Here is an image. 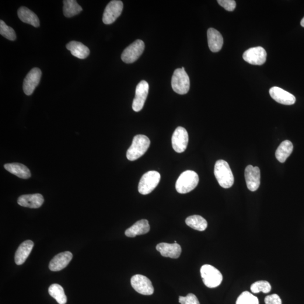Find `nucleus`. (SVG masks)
<instances>
[{"label": "nucleus", "mask_w": 304, "mask_h": 304, "mask_svg": "<svg viewBox=\"0 0 304 304\" xmlns=\"http://www.w3.org/2000/svg\"><path fill=\"white\" fill-rule=\"evenodd\" d=\"M33 246V242L30 240L24 241L20 244L15 255V262L17 265H22L26 261L32 251Z\"/></svg>", "instance_id": "nucleus-20"}, {"label": "nucleus", "mask_w": 304, "mask_h": 304, "mask_svg": "<svg viewBox=\"0 0 304 304\" xmlns=\"http://www.w3.org/2000/svg\"><path fill=\"white\" fill-rule=\"evenodd\" d=\"M208 45L209 50L216 52L222 49L223 45V37L218 31L209 29L208 31Z\"/></svg>", "instance_id": "nucleus-19"}, {"label": "nucleus", "mask_w": 304, "mask_h": 304, "mask_svg": "<svg viewBox=\"0 0 304 304\" xmlns=\"http://www.w3.org/2000/svg\"><path fill=\"white\" fill-rule=\"evenodd\" d=\"M150 144L151 141L147 136L144 135H136L130 147L128 150L127 159L131 161L138 160L147 151Z\"/></svg>", "instance_id": "nucleus-2"}, {"label": "nucleus", "mask_w": 304, "mask_h": 304, "mask_svg": "<svg viewBox=\"0 0 304 304\" xmlns=\"http://www.w3.org/2000/svg\"><path fill=\"white\" fill-rule=\"evenodd\" d=\"M4 168L9 173L15 175L21 179H27L31 176L30 170L23 164L18 163H7Z\"/></svg>", "instance_id": "nucleus-22"}, {"label": "nucleus", "mask_w": 304, "mask_h": 304, "mask_svg": "<svg viewBox=\"0 0 304 304\" xmlns=\"http://www.w3.org/2000/svg\"><path fill=\"white\" fill-rule=\"evenodd\" d=\"M236 304H259L258 300L252 293L244 291L238 298Z\"/></svg>", "instance_id": "nucleus-29"}, {"label": "nucleus", "mask_w": 304, "mask_h": 304, "mask_svg": "<svg viewBox=\"0 0 304 304\" xmlns=\"http://www.w3.org/2000/svg\"><path fill=\"white\" fill-rule=\"evenodd\" d=\"M244 176L248 189L255 192L258 190L260 184V170L258 167L249 165L246 167Z\"/></svg>", "instance_id": "nucleus-14"}, {"label": "nucleus", "mask_w": 304, "mask_h": 304, "mask_svg": "<svg viewBox=\"0 0 304 304\" xmlns=\"http://www.w3.org/2000/svg\"><path fill=\"white\" fill-rule=\"evenodd\" d=\"M149 230L150 225L148 220L142 219L126 230L125 235L128 237H135L136 236L145 235Z\"/></svg>", "instance_id": "nucleus-21"}, {"label": "nucleus", "mask_w": 304, "mask_h": 304, "mask_svg": "<svg viewBox=\"0 0 304 304\" xmlns=\"http://www.w3.org/2000/svg\"><path fill=\"white\" fill-rule=\"evenodd\" d=\"M17 16L24 23L29 24L34 27L40 26V20L36 14L26 7H20L17 10Z\"/></svg>", "instance_id": "nucleus-24"}, {"label": "nucleus", "mask_w": 304, "mask_h": 304, "mask_svg": "<svg viewBox=\"0 0 304 304\" xmlns=\"http://www.w3.org/2000/svg\"><path fill=\"white\" fill-rule=\"evenodd\" d=\"M265 304H282V300L277 294L269 295L265 298Z\"/></svg>", "instance_id": "nucleus-34"}, {"label": "nucleus", "mask_w": 304, "mask_h": 304, "mask_svg": "<svg viewBox=\"0 0 304 304\" xmlns=\"http://www.w3.org/2000/svg\"><path fill=\"white\" fill-rule=\"evenodd\" d=\"M72 257V254L69 251L59 254L52 258L48 267L52 272L60 271L67 267Z\"/></svg>", "instance_id": "nucleus-16"}, {"label": "nucleus", "mask_w": 304, "mask_h": 304, "mask_svg": "<svg viewBox=\"0 0 304 304\" xmlns=\"http://www.w3.org/2000/svg\"><path fill=\"white\" fill-rule=\"evenodd\" d=\"M48 293L50 295L56 300L59 304L67 303V296L65 294L64 288L58 284H53L48 288Z\"/></svg>", "instance_id": "nucleus-28"}, {"label": "nucleus", "mask_w": 304, "mask_h": 304, "mask_svg": "<svg viewBox=\"0 0 304 304\" xmlns=\"http://www.w3.org/2000/svg\"><path fill=\"white\" fill-rule=\"evenodd\" d=\"M251 291L254 293H257L260 292L268 293L271 291V286L270 283L266 281H257L251 285Z\"/></svg>", "instance_id": "nucleus-30"}, {"label": "nucleus", "mask_w": 304, "mask_h": 304, "mask_svg": "<svg viewBox=\"0 0 304 304\" xmlns=\"http://www.w3.org/2000/svg\"><path fill=\"white\" fill-rule=\"evenodd\" d=\"M179 301L181 304H200L196 296L193 293H189L186 297L180 296Z\"/></svg>", "instance_id": "nucleus-32"}, {"label": "nucleus", "mask_w": 304, "mask_h": 304, "mask_svg": "<svg viewBox=\"0 0 304 304\" xmlns=\"http://www.w3.org/2000/svg\"><path fill=\"white\" fill-rule=\"evenodd\" d=\"M293 149L292 143L289 141L283 142L275 152L276 159L281 163H284L291 155Z\"/></svg>", "instance_id": "nucleus-25"}, {"label": "nucleus", "mask_w": 304, "mask_h": 304, "mask_svg": "<svg viewBox=\"0 0 304 304\" xmlns=\"http://www.w3.org/2000/svg\"><path fill=\"white\" fill-rule=\"evenodd\" d=\"M214 174L220 186L224 188L231 187L235 181L234 176L228 162L224 160H218L216 162Z\"/></svg>", "instance_id": "nucleus-1"}, {"label": "nucleus", "mask_w": 304, "mask_h": 304, "mask_svg": "<svg viewBox=\"0 0 304 304\" xmlns=\"http://www.w3.org/2000/svg\"><path fill=\"white\" fill-rule=\"evenodd\" d=\"M301 26L304 27V17H303V19L301 21Z\"/></svg>", "instance_id": "nucleus-35"}, {"label": "nucleus", "mask_w": 304, "mask_h": 304, "mask_svg": "<svg viewBox=\"0 0 304 304\" xmlns=\"http://www.w3.org/2000/svg\"><path fill=\"white\" fill-rule=\"evenodd\" d=\"M199 182L198 174L193 171L187 170L181 174L178 178L176 190L178 193L186 194L193 191Z\"/></svg>", "instance_id": "nucleus-3"}, {"label": "nucleus", "mask_w": 304, "mask_h": 304, "mask_svg": "<svg viewBox=\"0 0 304 304\" xmlns=\"http://www.w3.org/2000/svg\"><path fill=\"white\" fill-rule=\"evenodd\" d=\"M187 225L198 231H204L207 228L208 222L201 216L192 215L186 220Z\"/></svg>", "instance_id": "nucleus-26"}, {"label": "nucleus", "mask_w": 304, "mask_h": 304, "mask_svg": "<svg viewBox=\"0 0 304 304\" xmlns=\"http://www.w3.org/2000/svg\"><path fill=\"white\" fill-rule=\"evenodd\" d=\"M145 44L141 40H137L126 48L121 55L122 61L130 64L137 61L144 51Z\"/></svg>", "instance_id": "nucleus-7"}, {"label": "nucleus", "mask_w": 304, "mask_h": 304, "mask_svg": "<svg viewBox=\"0 0 304 304\" xmlns=\"http://www.w3.org/2000/svg\"><path fill=\"white\" fill-rule=\"evenodd\" d=\"M42 72L38 68L31 69L24 80L23 89L27 96L32 94L36 87L39 84Z\"/></svg>", "instance_id": "nucleus-13"}, {"label": "nucleus", "mask_w": 304, "mask_h": 304, "mask_svg": "<svg viewBox=\"0 0 304 304\" xmlns=\"http://www.w3.org/2000/svg\"><path fill=\"white\" fill-rule=\"evenodd\" d=\"M123 2L118 0L111 1L104 10L103 22L106 24H112L121 15L123 10Z\"/></svg>", "instance_id": "nucleus-9"}, {"label": "nucleus", "mask_w": 304, "mask_h": 304, "mask_svg": "<svg viewBox=\"0 0 304 304\" xmlns=\"http://www.w3.org/2000/svg\"><path fill=\"white\" fill-rule=\"evenodd\" d=\"M172 145L175 151L183 153L186 151L188 144L189 136L186 128L178 127L172 136Z\"/></svg>", "instance_id": "nucleus-11"}, {"label": "nucleus", "mask_w": 304, "mask_h": 304, "mask_svg": "<svg viewBox=\"0 0 304 304\" xmlns=\"http://www.w3.org/2000/svg\"><path fill=\"white\" fill-rule=\"evenodd\" d=\"M267 52L261 47L249 48L244 52L243 58L244 61L252 65H261L267 60Z\"/></svg>", "instance_id": "nucleus-10"}, {"label": "nucleus", "mask_w": 304, "mask_h": 304, "mask_svg": "<svg viewBox=\"0 0 304 304\" xmlns=\"http://www.w3.org/2000/svg\"><path fill=\"white\" fill-rule=\"evenodd\" d=\"M66 48L71 51L72 55L79 59H85L90 54L89 48L80 42L71 41L66 45Z\"/></svg>", "instance_id": "nucleus-23"}, {"label": "nucleus", "mask_w": 304, "mask_h": 304, "mask_svg": "<svg viewBox=\"0 0 304 304\" xmlns=\"http://www.w3.org/2000/svg\"><path fill=\"white\" fill-rule=\"evenodd\" d=\"M270 94L272 99L282 104L290 106L295 104L296 101L294 96L280 87L276 86L272 87L270 90Z\"/></svg>", "instance_id": "nucleus-15"}, {"label": "nucleus", "mask_w": 304, "mask_h": 304, "mask_svg": "<svg viewBox=\"0 0 304 304\" xmlns=\"http://www.w3.org/2000/svg\"><path fill=\"white\" fill-rule=\"evenodd\" d=\"M131 284L132 288L142 295H151L154 292L152 282L144 275H134L131 279Z\"/></svg>", "instance_id": "nucleus-8"}, {"label": "nucleus", "mask_w": 304, "mask_h": 304, "mask_svg": "<svg viewBox=\"0 0 304 304\" xmlns=\"http://www.w3.org/2000/svg\"><path fill=\"white\" fill-rule=\"evenodd\" d=\"M160 180V175L156 171H150L144 174L138 186L140 193L146 195L151 192L158 186Z\"/></svg>", "instance_id": "nucleus-6"}, {"label": "nucleus", "mask_w": 304, "mask_h": 304, "mask_svg": "<svg viewBox=\"0 0 304 304\" xmlns=\"http://www.w3.org/2000/svg\"><path fill=\"white\" fill-rule=\"evenodd\" d=\"M157 251L161 254L162 256L166 257L177 258L180 256L181 247L179 244L160 243L156 246Z\"/></svg>", "instance_id": "nucleus-18"}, {"label": "nucleus", "mask_w": 304, "mask_h": 304, "mask_svg": "<svg viewBox=\"0 0 304 304\" xmlns=\"http://www.w3.org/2000/svg\"><path fill=\"white\" fill-rule=\"evenodd\" d=\"M64 13L66 17L74 16L82 11V7L76 0H64Z\"/></svg>", "instance_id": "nucleus-27"}, {"label": "nucleus", "mask_w": 304, "mask_h": 304, "mask_svg": "<svg viewBox=\"0 0 304 304\" xmlns=\"http://www.w3.org/2000/svg\"><path fill=\"white\" fill-rule=\"evenodd\" d=\"M204 284L208 288H215L221 284L223 275L220 272L211 265H203L200 270Z\"/></svg>", "instance_id": "nucleus-4"}, {"label": "nucleus", "mask_w": 304, "mask_h": 304, "mask_svg": "<svg viewBox=\"0 0 304 304\" xmlns=\"http://www.w3.org/2000/svg\"><path fill=\"white\" fill-rule=\"evenodd\" d=\"M149 91V85L147 82L143 80L140 82L136 86L135 98L132 103V110L136 112L141 111L145 104Z\"/></svg>", "instance_id": "nucleus-12"}, {"label": "nucleus", "mask_w": 304, "mask_h": 304, "mask_svg": "<svg viewBox=\"0 0 304 304\" xmlns=\"http://www.w3.org/2000/svg\"><path fill=\"white\" fill-rule=\"evenodd\" d=\"M44 202L43 195L38 193L21 195L17 199V204L20 206L31 208H40Z\"/></svg>", "instance_id": "nucleus-17"}, {"label": "nucleus", "mask_w": 304, "mask_h": 304, "mask_svg": "<svg viewBox=\"0 0 304 304\" xmlns=\"http://www.w3.org/2000/svg\"><path fill=\"white\" fill-rule=\"evenodd\" d=\"M218 2L220 6L228 12L233 11L236 7V2L234 0H218Z\"/></svg>", "instance_id": "nucleus-33"}, {"label": "nucleus", "mask_w": 304, "mask_h": 304, "mask_svg": "<svg viewBox=\"0 0 304 304\" xmlns=\"http://www.w3.org/2000/svg\"><path fill=\"white\" fill-rule=\"evenodd\" d=\"M171 86L174 92L180 95L188 93L190 89V80L185 70L178 68L174 71Z\"/></svg>", "instance_id": "nucleus-5"}, {"label": "nucleus", "mask_w": 304, "mask_h": 304, "mask_svg": "<svg viewBox=\"0 0 304 304\" xmlns=\"http://www.w3.org/2000/svg\"><path fill=\"white\" fill-rule=\"evenodd\" d=\"M0 34L10 41H15L16 38L15 30L7 25L2 20L0 21Z\"/></svg>", "instance_id": "nucleus-31"}]
</instances>
